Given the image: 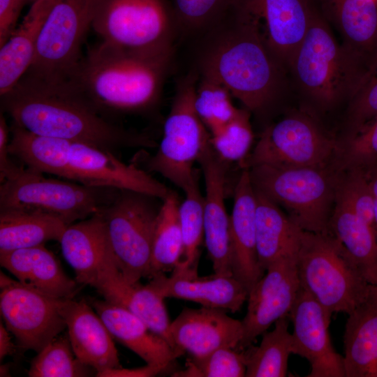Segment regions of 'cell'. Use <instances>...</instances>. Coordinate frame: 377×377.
Here are the masks:
<instances>
[{"label":"cell","instance_id":"obj_23","mask_svg":"<svg viewBox=\"0 0 377 377\" xmlns=\"http://www.w3.org/2000/svg\"><path fill=\"white\" fill-rule=\"evenodd\" d=\"M88 302L112 338L136 353L147 364L164 371L183 355L126 309L105 300L90 298Z\"/></svg>","mask_w":377,"mask_h":377},{"label":"cell","instance_id":"obj_11","mask_svg":"<svg viewBox=\"0 0 377 377\" xmlns=\"http://www.w3.org/2000/svg\"><path fill=\"white\" fill-rule=\"evenodd\" d=\"M339 144L306 111L290 113L263 131L242 168L267 164L284 168L325 167L337 156Z\"/></svg>","mask_w":377,"mask_h":377},{"label":"cell","instance_id":"obj_40","mask_svg":"<svg viewBox=\"0 0 377 377\" xmlns=\"http://www.w3.org/2000/svg\"><path fill=\"white\" fill-rule=\"evenodd\" d=\"M250 118L249 110L239 108L229 122L211 135L214 151L227 164H240L249 154L254 137Z\"/></svg>","mask_w":377,"mask_h":377},{"label":"cell","instance_id":"obj_14","mask_svg":"<svg viewBox=\"0 0 377 377\" xmlns=\"http://www.w3.org/2000/svg\"><path fill=\"white\" fill-rule=\"evenodd\" d=\"M297 254L285 255L272 263L249 291L237 350H244L279 318L289 314L301 288Z\"/></svg>","mask_w":377,"mask_h":377},{"label":"cell","instance_id":"obj_13","mask_svg":"<svg viewBox=\"0 0 377 377\" xmlns=\"http://www.w3.org/2000/svg\"><path fill=\"white\" fill-rule=\"evenodd\" d=\"M0 311L19 347L40 352L66 328L60 299L45 295L1 272Z\"/></svg>","mask_w":377,"mask_h":377},{"label":"cell","instance_id":"obj_2","mask_svg":"<svg viewBox=\"0 0 377 377\" xmlns=\"http://www.w3.org/2000/svg\"><path fill=\"white\" fill-rule=\"evenodd\" d=\"M1 96V111L34 133L82 142L113 152L156 148L148 134L110 121L71 82L47 81L24 74Z\"/></svg>","mask_w":377,"mask_h":377},{"label":"cell","instance_id":"obj_39","mask_svg":"<svg viewBox=\"0 0 377 377\" xmlns=\"http://www.w3.org/2000/svg\"><path fill=\"white\" fill-rule=\"evenodd\" d=\"M228 89L216 80L199 75L195 96V110L209 131L214 133L236 114V108Z\"/></svg>","mask_w":377,"mask_h":377},{"label":"cell","instance_id":"obj_45","mask_svg":"<svg viewBox=\"0 0 377 377\" xmlns=\"http://www.w3.org/2000/svg\"><path fill=\"white\" fill-rule=\"evenodd\" d=\"M10 129L1 111L0 115V179L1 182L16 176L23 169L17 165L10 158L8 150Z\"/></svg>","mask_w":377,"mask_h":377},{"label":"cell","instance_id":"obj_22","mask_svg":"<svg viewBox=\"0 0 377 377\" xmlns=\"http://www.w3.org/2000/svg\"><path fill=\"white\" fill-rule=\"evenodd\" d=\"M91 286L106 301L124 307L140 318L152 332L163 337L175 348L164 298L149 282L145 286L139 282L128 283L118 269L113 254L108 258Z\"/></svg>","mask_w":377,"mask_h":377},{"label":"cell","instance_id":"obj_41","mask_svg":"<svg viewBox=\"0 0 377 377\" xmlns=\"http://www.w3.org/2000/svg\"><path fill=\"white\" fill-rule=\"evenodd\" d=\"M337 156V168L340 171H368L377 165V116L356 131L347 134L342 144H339Z\"/></svg>","mask_w":377,"mask_h":377},{"label":"cell","instance_id":"obj_43","mask_svg":"<svg viewBox=\"0 0 377 377\" xmlns=\"http://www.w3.org/2000/svg\"><path fill=\"white\" fill-rule=\"evenodd\" d=\"M377 116V54L358 88L348 102L347 134L353 133Z\"/></svg>","mask_w":377,"mask_h":377},{"label":"cell","instance_id":"obj_1","mask_svg":"<svg viewBox=\"0 0 377 377\" xmlns=\"http://www.w3.org/2000/svg\"><path fill=\"white\" fill-rule=\"evenodd\" d=\"M191 43V67L226 87L251 113L267 112L286 88L288 71L268 48L248 1Z\"/></svg>","mask_w":377,"mask_h":377},{"label":"cell","instance_id":"obj_47","mask_svg":"<svg viewBox=\"0 0 377 377\" xmlns=\"http://www.w3.org/2000/svg\"><path fill=\"white\" fill-rule=\"evenodd\" d=\"M159 368L147 364L142 367L135 369H108L96 374L98 377H151L163 372Z\"/></svg>","mask_w":377,"mask_h":377},{"label":"cell","instance_id":"obj_32","mask_svg":"<svg viewBox=\"0 0 377 377\" xmlns=\"http://www.w3.org/2000/svg\"><path fill=\"white\" fill-rule=\"evenodd\" d=\"M8 150L28 168L72 181L71 149L73 142L29 131L13 123Z\"/></svg>","mask_w":377,"mask_h":377},{"label":"cell","instance_id":"obj_24","mask_svg":"<svg viewBox=\"0 0 377 377\" xmlns=\"http://www.w3.org/2000/svg\"><path fill=\"white\" fill-rule=\"evenodd\" d=\"M0 264L22 284L57 299H73L80 290L44 245L0 253Z\"/></svg>","mask_w":377,"mask_h":377},{"label":"cell","instance_id":"obj_38","mask_svg":"<svg viewBox=\"0 0 377 377\" xmlns=\"http://www.w3.org/2000/svg\"><path fill=\"white\" fill-rule=\"evenodd\" d=\"M27 374L29 377H84L96 376V371L76 357L66 333L38 353Z\"/></svg>","mask_w":377,"mask_h":377},{"label":"cell","instance_id":"obj_26","mask_svg":"<svg viewBox=\"0 0 377 377\" xmlns=\"http://www.w3.org/2000/svg\"><path fill=\"white\" fill-rule=\"evenodd\" d=\"M342 45L367 68L377 54V0H319Z\"/></svg>","mask_w":377,"mask_h":377},{"label":"cell","instance_id":"obj_30","mask_svg":"<svg viewBox=\"0 0 377 377\" xmlns=\"http://www.w3.org/2000/svg\"><path fill=\"white\" fill-rule=\"evenodd\" d=\"M256 249L260 269L298 251L302 229L276 203L255 189Z\"/></svg>","mask_w":377,"mask_h":377},{"label":"cell","instance_id":"obj_19","mask_svg":"<svg viewBox=\"0 0 377 377\" xmlns=\"http://www.w3.org/2000/svg\"><path fill=\"white\" fill-rule=\"evenodd\" d=\"M260 19L266 44L287 70L309 28L316 6L311 0H249Z\"/></svg>","mask_w":377,"mask_h":377},{"label":"cell","instance_id":"obj_3","mask_svg":"<svg viewBox=\"0 0 377 377\" xmlns=\"http://www.w3.org/2000/svg\"><path fill=\"white\" fill-rule=\"evenodd\" d=\"M175 55L135 54L101 41L83 54L68 80L104 114L143 113L159 103Z\"/></svg>","mask_w":377,"mask_h":377},{"label":"cell","instance_id":"obj_51","mask_svg":"<svg viewBox=\"0 0 377 377\" xmlns=\"http://www.w3.org/2000/svg\"><path fill=\"white\" fill-rule=\"evenodd\" d=\"M24 1H29V0H24ZM35 1H36V0H35Z\"/></svg>","mask_w":377,"mask_h":377},{"label":"cell","instance_id":"obj_18","mask_svg":"<svg viewBox=\"0 0 377 377\" xmlns=\"http://www.w3.org/2000/svg\"><path fill=\"white\" fill-rule=\"evenodd\" d=\"M170 332L177 350L201 357L221 348L236 350L243 336V325L242 320L229 316L222 309L185 308L170 323Z\"/></svg>","mask_w":377,"mask_h":377},{"label":"cell","instance_id":"obj_44","mask_svg":"<svg viewBox=\"0 0 377 377\" xmlns=\"http://www.w3.org/2000/svg\"><path fill=\"white\" fill-rule=\"evenodd\" d=\"M337 193L362 219L376 230L374 195L366 171L360 169L340 171Z\"/></svg>","mask_w":377,"mask_h":377},{"label":"cell","instance_id":"obj_37","mask_svg":"<svg viewBox=\"0 0 377 377\" xmlns=\"http://www.w3.org/2000/svg\"><path fill=\"white\" fill-rule=\"evenodd\" d=\"M177 20L179 42H191L224 15L248 0H170Z\"/></svg>","mask_w":377,"mask_h":377},{"label":"cell","instance_id":"obj_17","mask_svg":"<svg viewBox=\"0 0 377 377\" xmlns=\"http://www.w3.org/2000/svg\"><path fill=\"white\" fill-rule=\"evenodd\" d=\"M198 162L203 172L204 236L214 274L232 276L231 269L230 216L225 205V188L228 165L215 153L211 144Z\"/></svg>","mask_w":377,"mask_h":377},{"label":"cell","instance_id":"obj_31","mask_svg":"<svg viewBox=\"0 0 377 377\" xmlns=\"http://www.w3.org/2000/svg\"><path fill=\"white\" fill-rule=\"evenodd\" d=\"M330 230L354 260L367 281L377 286V232L337 191Z\"/></svg>","mask_w":377,"mask_h":377},{"label":"cell","instance_id":"obj_27","mask_svg":"<svg viewBox=\"0 0 377 377\" xmlns=\"http://www.w3.org/2000/svg\"><path fill=\"white\" fill-rule=\"evenodd\" d=\"M59 242L76 281L91 286L112 253L99 212L68 226Z\"/></svg>","mask_w":377,"mask_h":377},{"label":"cell","instance_id":"obj_35","mask_svg":"<svg viewBox=\"0 0 377 377\" xmlns=\"http://www.w3.org/2000/svg\"><path fill=\"white\" fill-rule=\"evenodd\" d=\"M162 201L153 234L149 279L172 271L182 251L177 195L172 192Z\"/></svg>","mask_w":377,"mask_h":377},{"label":"cell","instance_id":"obj_33","mask_svg":"<svg viewBox=\"0 0 377 377\" xmlns=\"http://www.w3.org/2000/svg\"><path fill=\"white\" fill-rule=\"evenodd\" d=\"M67 226L44 214L0 210V253L59 242Z\"/></svg>","mask_w":377,"mask_h":377},{"label":"cell","instance_id":"obj_8","mask_svg":"<svg viewBox=\"0 0 377 377\" xmlns=\"http://www.w3.org/2000/svg\"><path fill=\"white\" fill-rule=\"evenodd\" d=\"M198 80V71L190 66L176 80L161 140L146 163L149 171L161 175L184 191L198 177L193 165L210 144L211 135L194 104Z\"/></svg>","mask_w":377,"mask_h":377},{"label":"cell","instance_id":"obj_20","mask_svg":"<svg viewBox=\"0 0 377 377\" xmlns=\"http://www.w3.org/2000/svg\"><path fill=\"white\" fill-rule=\"evenodd\" d=\"M256 199L248 168H242L234 190L230 215L231 269L232 276L248 292L265 272L260 269L256 249Z\"/></svg>","mask_w":377,"mask_h":377},{"label":"cell","instance_id":"obj_15","mask_svg":"<svg viewBox=\"0 0 377 377\" xmlns=\"http://www.w3.org/2000/svg\"><path fill=\"white\" fill-rule=\"evenodd\" d=\"M332 313L300 288L288 314L293 323V354L309 362L308 377H346L343 357L334 348L329 332Z\"/></svg>","mask_w":377,"mask_h":377},{"label":"cell","instance_id":"obj_50","mask_svg":"<svg viewBox=\"0 0 377 377\" xmlns=\"http://www.w3.org/2000/svg\"><path fill=\"white\" fill-rule=\"evenodd\" d=\"M0 376H10V366L8 364H1L0 366Z\"/></svg>","mask_w":377,"mask_h":377},{"label":"cell","instance_id":"obj_7","mask_svg":"<svg viewBox=\"0 0 377 377\" xmlns=\"http://www.w3.org/2000/svg\"><path fill=\"white\" fill-rule=\"evenodd\" d=\"M330 166L284 168L261 164L249 171L254 188L283 207L300 228L330 233L340 174Z\"/></svg>","mask_w":377,"mask_h":377},{"label":"cell","instance_id":"obj_36","mask_svg":"<svg viewBox=\"0 0 377 377\" xmlns=\"http://www.w3.org/2000/svg\"><path fill=\"white\" fill-rule=\"evenodd\" d=\"M184 193L185 199L179 207L182 251L172 272L198 275L199 247L204 235V196L199 188L198 177Z\"/></svg>","mask_w":377,"mask_h":377},{"label":"cell","instance_id":"obj_9","mask_svg":"<svg viewBox=\"0 0 377 377\" xmlns=\"http://www.w3.org/2000/svg\"><path fill=\"white\" fill-rule=\"evenodd\" d=\"M119 191L46 178L43 173L27 168L1 182L0 210L44 214L69 226L110 204Z\"/></svg>","mask_w":377,"mask_h":377},{"label":"cell","instance_id":"obj_34","mask_svg":"<svg viewBox=\"0 0 377 377\" xmlns=\"http://www.w3.org/2000/svg\"><path fill=\"white\" fill-rule=\"evenodd\" d=\"M288 315L279 318L272 331H265L259 346L251 344L243 350L246 377H285L292 350Z\"/></svg>","mask_w":377,"mask_h":377},{"label":"cell","instance_id":"obj_48","mask_svg":"<svg viewBox=\"0 0 377 377\" xmlns=\"http://www.w3.org/2000/svg\"><path fill=\"white\" fill-rule=\"evenodd\" d=\"M8 330L1 321L0 323V360L6 356L11 355L15 353V346L12 342Z\"/></svg>","mask_w":377,"mask_h":377},{"label":"cell","instance_id":"obj_16","mask_svg":"<svg viewBox=\"0 0 377 377\" xmlns=\"http://www.w3.org/2000/svg\"><path fill=\"white\" fill-rule=\"evenodd\" d=\"M70 161L72 181L87 186L133 191L162 200L173 192L147 172L90 145L73 142Z\"/></svg>","mask_w":377,"mask_h":377},{"label":"cell","instance_id":"obj_12","mask_svg":"<svg viewBox=\"0 0 377 377\" xmlns=\"http://www.w3.org/2000/svg\"><path fill=\"white\" fill-rule=\"evenodd\" d=\"M91 22V0H57L41 28L25 74L52 82L68 80L83 57Z\"/></svg>","mask_w":377,"mask_h":377},{"label":"cell","instance_id":"obj_42","mask_svg":"<svg viewBox=\"0 0 377 377\" xmlns=\"http://www.w3.org/2000/svg\"><path fill=\"white\" fill-rule=\"evenodd\" d=\"M243 350L221 348L201 357L188 358L186 368L174 372L175 377H243L246 375Z\"/></svg>","mask_w":377,"mask_h":377},{"label":"cell","instance_id":"obj_49","mask_svg":"<svg viewBox=\"0 0 377 377\" xmlns=\"http://www.w3.org/2000/svg\"><path fill=\"white\" fill-rule=\"evenodd\" d=\"M366 172L371 183L374 195V223L377 232V165Z\"/></svg>","mask_w":377,"mask_h":377},{"label":"cell","instance_id":"obj_4","mask_svg":"<svg viewBox=\"0 0 377 377\" xmlns=\"http://www.w3.org/2000/svg\"><path fill=\"white\" fill-rule=\"evenodd\" d=\"M367 67L338 43L316 7L308 31L288 66L294 85L321 110L352 98Z\"/></svg>","mask_w":377,"mask_h":377},{"label":"cell","instance_id":"obj_21","mask_svg":"<svg viewBox=\"0 0 377 377\" xmlns=\"http://www.w3.org/2000/svg\"><path fill=\"white\" fill-rule=\"evenodd\" d=\"M60 312L73 350L79 360L94 368L96 374L121 367L114 339L88 302L61 300Z\"/></svg>","mask_w":377,"mask_h":377},{"label":"cell","instance_id":"obj_25","mask_svg":"<svg viewBox=\"0 0 377 377\" xmlns=\"http://www.w3.org/2000/svg\"><path fill=\"white\" fill-rule=\"evenodd\" d=\"M149 283L163 297H173L232 312L239 311L247 301V289L233 276L214 274L208 279L172 272L170 276L156 275Z\"/></svg>","mask_w":377,"mask_h":377},{"label":"cell","instance_id":"obj_5","mask_svg":"<svg viewBox=\"0 0 377 377\" xmlns=\"http://www.w3.org/2000/svg\"><path fill=\"white\" fill-rule=\"evenodd\" d=\"M297 266L301 288L332 314L343 312L348 315L377 287L367 281L332 233L302 230Z\"/></svg>","mask_w":377,"mask_h":377},{"label":"cell","instance_id":"obj_29","mask_svg":"<svg viewBox=\"0 0 377 377\" xmlns=\"http://www.w3.org/2000/svg\"><path fill=\"white\" fill-rule=\"evenodd\" d=\"M57 0H36L20 25L0 49V96L10 91L29 68L37 40Z\"/></svg>","mask_w":377,"mask_h":377},{"label":"cell","instance_id":"obj_6","mask_svg":"<svg viewBox=\"0 0 377 377\" xmlns=\"http://www.w3.org/2000/svg\"><path fill=\"white\" fill-rule=\"evenodd\" d=\"M91 2V29L102 42L135 54H175L179 34L170 0Z\"/></svg>","mask_w":377,"mask_h":377},{"label":"cell","instance_id":"obj_28","mask_svg":"<svg viewBox=\"0 0 377 377\" xmlns=\"http://www.w3.org/2000/svg\"><path fill=\"white\" fill-rule=\"evenodd\" d=\"M343 361L346 377H377V287L348 314Z\"/></svg>","mask_w":377,"mask_h":377},{"label":"cell","instance_id":"obj_46","mask_svg":"<svg viewBox=\"0 0 377 377\" xmlns=\"http://www.w3.org/2000/svg\"><path fill=\"white\" fill-rule=\"evenodd\" d=\"M24 0H0V47L15 32Z\"/></svg>","mask_w":377,"mask_h":377},{"label":"cell","instance_id":"obj_10","mask_svg":"<svg viewBox=\"0 0 377 377\" xmlns=\"http://www.w3.org/2000/svg\"><path fill=\"white\" fill-rule=\"evenodd\" d=\"M157 200L145 193L120 190L112 202L98 211L117 267L129 283L147 277L154 230L161 206Z\"/></svg>","mask_w":377,"mask_h":377}]
</instances>
